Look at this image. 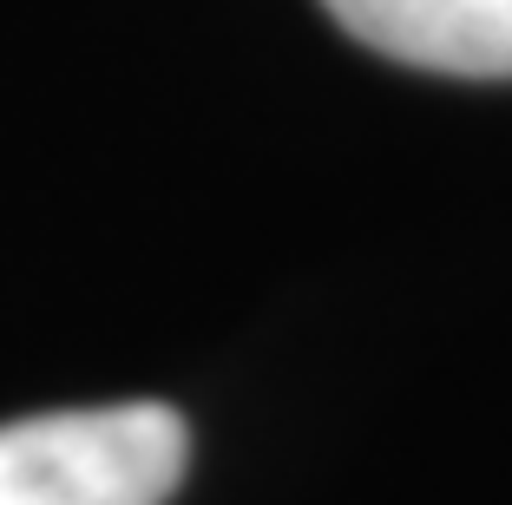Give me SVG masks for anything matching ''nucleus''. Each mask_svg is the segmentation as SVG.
Masks as SVG:
<instances>
[{"label": "nucleus", "instance_id": "nucleus-1", "mask_svg": "<svg viewBox=\"0 0 512 505\" xmlns=\"http://www.w3.org/2000/svg\"><path fill=\"white\" fill-rule=\"evenodd\" d=\"M191 433L158 401L66 407L0 427V505H165Z\"/></svg>", "mask_w": 512, "mask_h": 505}, {"label": "nucleus", "instance_id": "nucleus-2", "mask_svg": "<svg viewBox=\"0 0 512 505\" xmlns=\"http://www.w3.org/2000/svg\"><path fill=\"white\" fill-rule=\"evenodd\" d=\"M342 33L421 73L512 79V0H322Z\"/></svg>", "mask_w": 512, "mask_h": 505}]
</instances>
